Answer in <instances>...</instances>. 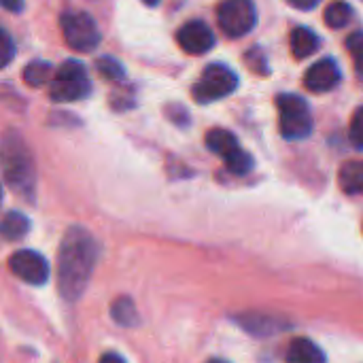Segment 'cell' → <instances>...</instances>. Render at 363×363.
Returning a JSON list of instances; mask_svg holds the SVG:
<instances>
[{"label": "cell", "instance_id": "6da1fadb", "mask_svg": "<svg viewBox=\"0 0 363 363\" xmlns=\"http://www.w3.org/2000/svg\"><path fill=\"white\" fill-rule=\"evenodd\" d=\"M98 259V242L83 228H70L57 251V289L64 300H77Z\"/></svg>", "mask_w": 363, "mask_h": 363}, {"label": "cell", "instance_id": "7a4b0ae2", "mask_svg": "<svg viewBox=\"0 0 363 363\" xmlns=\"http://www.w3.org/2000/svg\"><path fill=\"white\" fill-rule=\"evenodd\" d=\"M279 108V130L287 140H302L313 132L311 106L304 98L296 94H281L277 98Z\"/></svg>", "mask_w": 363, "mask_h": 363}, {"label": "cell", "instance_id": "3957f363", "mask_svg": "<svg viewBox=\"0 0 363 363\" xmlns=\"http://www.w3.org/2000/svg\"><path fill=\"white\" fill-rule=\"evenodd\" d=\"M89 77L81 62L66 60L57 70L49 85V96L53 102H77L89 94Z\"/></svg>", "mask_w": 363, "mask_h": 363}, {"label": "cell", "instance_id": "277c9868", "mask_svg": "<svg viewBox=\"0 0 363 363\" xmlns=\"http://www.w3.org/2000/svg\"><path fill=\"white\" fill-rule=\"evenodd\" d=\"M60 30L70 49L79 53H89L100 45V30L91 15L83 11H68L60 17Z\"/></svg>", "mask_w": 363, "mask_h": 363}, {"label": "cell", "instance_id": "5b68a950", "mask_svg": "<svg viewBox=\"0 0 363 363\" xmlns=\"http://www.w3.org/2000/svg\"><path fill=\"white\" fill-rule=\"evenodd\" d=\"M238 87V77L232 68L225 64H208L204 72L200 74L198 83L194 85V98L200 104H208L215 100H221L230 94H234Z\"/></svg>", "mask_w": 363, "mask_h": 363}, {"label": "cell", "instance_id": "8992f818", "mask_svg": "<svg viewBox=\"0 0 363 363\" xmlns=\"http://www.w3.org/2000/svg\"><path fill=\"white\" fill-rule=\"evenodd\" d=\"M4 179L15 194L30 198L34 189V168L19 140L13 145L9 140L4 143Z\"/></svg>", "mask_w": 363, "mask_h": 363}, {"label": "cell", "instance_id": "52a82bcc", "mask_svg": "<svg viewBox=\"0 0 363 363\" xmlns=\"http://www.w3.org/2000/svg\"><path fill=\"white\" fill-rule=\"evenodd\" d=\"M219 28L230 38L247 36L257 23V11L251 0H223L217 6Z\"/></svg>", "mask_w": 363, "mask_h": 363}, {"label": "cell", "instance_id": "ba28073f", "mask_svg": "<svg viewBox=\"0 0 363 363\" xmlns=\"http://www.w3.org/2000/svg\"><path fill=\"white\" fill-rule=\"evenodd\" d=\"M9 270L28 285H45L49 279L47 259L30 249H21L9 257Z\"/></svg>", "mask_w": 363, "mask_h": 363}, {"label": "cell", "instance_id": "9c48e42d", "mask_svg": "<svg viewBox=\"0 0 363 363\" xmlns=\"http://www.w3.org/2000/svg\"><path fill=\"white\" fill-rule=\"evenodd\" d=\"M179 47L189 55H204L215 45V34L204 21H187L177 32Z\"/></svg>", "mask_w": 363, "mask_h": 363}, {"label": "cell", "instance_id": "30bf717a", "mask_svg": "<svg viewBox=\"0 0 363 363\" xmlns=\"http://www.w3.org/2000/svg\"><path fill=\"white\" fill-rule=\"evenodd\" d=\"M340 79H342V72H340L338 64L332 57H323L306 70L304 85L313 94H323V91L334 89L340 83Z\"/></svg>", "mask_w": 363, "mask_h": 363}, {"label": "cell", "instance_id": "8fae6325", "mask_svg": "<svg viewBox=\"0 0 363 363\" xmlns=\"http://www.w3.org/2000/svg\"><path fill=\"white\" fill-rule=\"evenodd\" d=\"M287 363H325V355L313 340L296 338L287 349Z\"/></svg>", "mask_w": 363, "mask_h": 363}, {"label": "cell", "instance_id": "7c38bea8", "mask_svg": "<svg viewBox=\"0 0 363 363\" xmlns=\"http://www.w3.org/2000/svg\"><path fill=\"white\" fill-rule=\"evenodd\" d=\"M206 147H208L213 153L221 155L223 160H225L230 153H234L236 149H240L236 136H234L230 130H223V128H213V130H208V134H206Z\"/></svg>", "mask_w": 363, "mask_h": 363}, {"label": "cell", "instance_id": "4fadbf2b", "mask_svg": "<svg viewBox=\"0 0 363 363\" xmlns=\"http://www.w3.org/2000/svg\"><path fill=\"white\" fill-rule=\"evenodd\" d=\"M319 49V36L311 28H296L291 32V51L298 60L313 55Z\"/></svg>", "mask_w": 363, "mask_h": 363}, {"label": "cell", "instance_id": "5bb4252c", "mask_svg": "<svg viewBox=\"0 0 363 363\" xmlns=\"http://www.w3.org/2000/svg\"><path fill=\"white\" fill-rule=\"evenodd\" d=\"M338 183H340L342 191L363 196V162H347L340 168Z\"/></svg>", "mask_w": 363, "mask_h": 363}, {"label": "cell", "instance_id": "9a60e30c", "mask_svg": "<svg viewBox=\"0 0 363 363\" xmlns=\"http://www.w3.org/2000/svg\"><path fill=\"white\" fill-rule=\"evenodd\" d=\"M55 77L53 66L45 60H34L23 68V81L30 87H43L45 83H51Z\"/></svg>", "mask_w": 363, "mask_h": 363}, {"label": "cell", "instance_id": "2e32d148", "mask_svg": "<svg viewBox=\"0 0 363 363\" xmlns=\"http://www.w3.org/2000/svg\"><path fill=\"white\" fill-rule=\"evenodd\" d=\"M28 232H30V221H28L26 215H21L17 211L4 215V219H2V236L6 240H21Z\"/></svg>", "mask_w": 363, "mask_h": 363}, {"label": "cell", "instance_id": "e0dca14e", "mask_svg": "<svg viewBox=\"0 0 363 363\" xmlns=\"http://www.w3.org/2000/svg\"><path fill=\"white\" fill-rule=\"evenodd\" d=\"M323 19H325V23H328L330 28H336V30H338V28H345V26L353 19V9H351V4H347V2H342V0L332 2V4H328Z\"/></svg>", "mask_w": 363, "mask_h": 363}, {"label": "cell", "instance_id": "ac0fdd59", "mask_svg": "<svg viewBox=\"0 0 363 363\" xmlns=\"http://www.w3.org/2000/svg\"><path fill=\"white\" fill-rule=\"evenodd\" d=\"M225 166H228V170H230L232 174L242 177V174H249V172L253 170V157H251L247 151L236 149L234 153H230V155L225 157Z\"/></svg>", "mask_w": 363, "mask_h": 363}, {"label": "cell", "instance_id": "d6986e66", "mask_svg": "<svg viewBox=\"0 0 363 363\" xmlns=\"http://www.w3.org/2000/svg\"><path fill=\"white\" fill-rule=\"evenodd\" d=\"M113 319L121 325H134L136 323V308L128 298H121L113 304Z\"/></svg>", "mask_w": 363, "mask_h": 363}, {"label": "cell", "instance_id": "ffe728a7", "mask_svg": "<svg viewBox=\"0 0 363 363\" xmlns=\"http://www.w3.org/2000/svg\"><path fill=\"white\" fill-rule=\"evenodd\" d=\"M347 49H349V55L353 57L357 74L363 79V32H353L347 38Z\"/></svg>", "mask_w": 363, "mask_h": 363}, {"label": "cell", "instance_id": "44dd1931", "mask_svg": "<svg viewBox=\"0 0 363 363\" xmlns=\"http://www.w3.org/2000/svg\"><path fill=\"white\" fill-rule=\"evenodd\" d=\"M96 66H98V72H100L104 79H108V81H119V79H123V66H121L115 57L104 55V57H100V60L96 62Z\"/></svg>", "mask_w": 363, "mask_h": 363}, {"label": "cell", "instance_id": "7402d4cb", "mask_svg": "<svg viewBox=\"0 0 363 363\" xmlns=\"http://www.w3.org/2000/svg\"><path fill=\"white\" fill-rule=\"evenodd\" d=\"M349 138H351V143H353L357 149H362L363 151V106H359V108L355 111V115H353V119H351Z\"/></svg>", "mask_w": 363, "mask_h": 363}, {"label": "cell", "instance_id": "603a6c76", "mask_svg": "<svg viewBox=\"0 0 363 363\" xmlns=\"http://www.w3.org/2000/svg\"><path fill=\"white\" fill-rule=\"evenodd\" d=\"M0 66L2 68H6L9 66V62L13 60V55H15V45H13V38L9 36V32L6 30H0Z\"/></svg>", "mask_w": 363, "mask_h": 363}, {"label": "cell", "instance_id": "cb8c5ba5", "mask_svg": "<svg viewBox=\"0 0 363 363\" xmlns=\"http://www.w3.org/2000/svg\"><path fill=\"white\" fill-rule=\"evenodd\" d=\"M289 4L298 11H311L319 4V0H289Z\"/></svg>", "mask_w": 363, "mask_h": 363}, {"label": "cell", "instance_id": "d4e9b609", "mask_svg": "<svg viewBox=\"0 0 363 363\" xmlns=\"http://www.w3.org/2000/svg\"><path fill=\"white\" fill-rule=\"evenodd\" d=\"M2 2V6L6 9V11H21L23 9V0H0Z\"/></svg>", "mask_w": 363, "mask_h": 363}, {"label": "cell", "instance_id": "484cf974", "mask_svg": "<svg viewBox=\"0 0 363 363\" xmlns=\"http://www.w3.org/2000/svg\"><path fill=\"white\" fill-rule=\"evenodd\" d=\"M100 363H125L117 353H104L102 357H100Z\"/></svg>", "mask_w": 363, "mask_h": 363}, {"label": "cell", "instance_id": "4316f807", "mask_svg": "<svg viewBox=\"0 0 363 363\" xmlns=\"http://www.w3.org/2000/svg\"><path fill=\"white\" fill-rule=\"evenodd\" d=\"M143 2H145V4H149V6H155V4H157L160 0H143Z\"/></svg>", "mask_w": 363, "mask_h": 363}, {"label": "cell", "instance_id": "83f0119b", "mask_svg": "<svg viewBox=\"0 0 363 363\" xmlns=\"http://www.w3.org/2000/svg\"><path fill=\"white\" fill-rule=\"evenodd\" d=\"M208 363H228V362H219V359H213V362H208Z\"/></svg>", "mask_w": 363, "mask_h": 363}]
</instances>
